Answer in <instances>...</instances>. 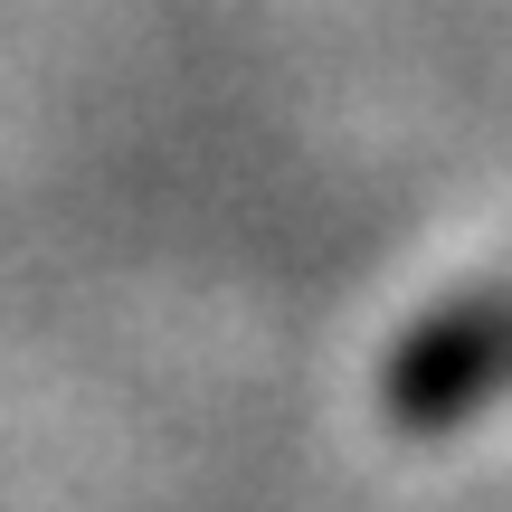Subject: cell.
<instances>
[{
    "mask_svg": "<svg viewBox=\"0 0 512 512\" xmlns=\"http://www.w3.org/2000/svg\"><path fill=\"white\" fill-rule=\"evenodd\" d=\"M503 380H512V304H494V294L427 313V323L389 351V370H380L389 418L418 427V437H437V427L475 418Z\"/></svg>",
    "mask_w": 512,
    "mask_h": 512,
    "instance_id": "6da1fadb",
    "label": "cell"
}]
</instances>
